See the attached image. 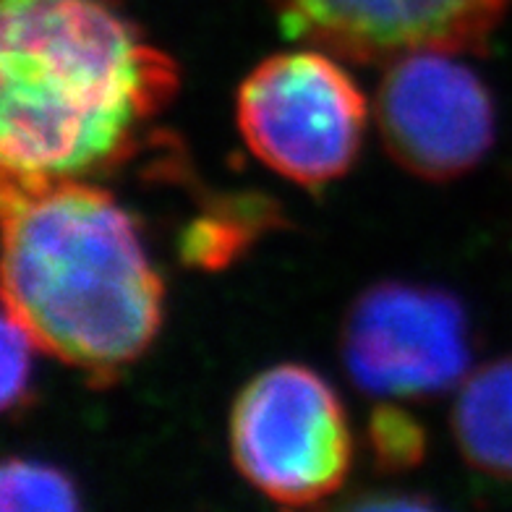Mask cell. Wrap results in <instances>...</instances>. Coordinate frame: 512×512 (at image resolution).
Listing matches in <instances>:
<instances>
[{
    "instance_id": "obj_2",
    "label": "cell",
    "mask_w": 512,
    "mask_h": 512,
    "mask_svg": "<svg viewBox=\"0 0 512 512\" xmlns=\"http://www.w3.org/2000/svg\"><path fill=\"white\" fill-rule=\"evenodd\" d=\"M3 301L37 348L110 382L160 332L165 290L113 194L3 178Z\"/></svg>"
},
{
    "instance_id": "obj_8",
    "label": "cell",
    "mask_w": 512,
    "mask_h": 512,
    "mask_svg": "<svg viewBox=\"0 0 512 512\" xmlns=\"http://www.w3.org/2000/svg\"><path fill=\"white\" fill-rule=\"evenodd\" d=\"M463 458L499 479H512V358L481 366L465 379L452 411Z\"/></svg>"
},
{
    "instance_id": "obj_4",
    "label": "cell",
    "mask_w": 512,
    "mask_h": 512,
    "mask_svg": "<svg viewBox=\"0 0 512 512\" xmlns=\"http://www.w3.org/2000/svg\"><path fill=\"white\" fill-rule=\"evenodd\" d=\"M230 455L243 479L277 505H317L351 471V424L317 371L272 366L238 392L230 411Z\"/></svg>"
},
{
    "instance_id": "obj_11",
    "label": "cell",
    "mask_w": 512,
    "mask_h": 512,
    "mask_svg": "<svg viewBox=\"0 0 512 512\" xmlns=\"http://www.w3.org/2000/svg\"><path fill=\"white\" fill-rule=\"evenodd\" d=\"M369 447L382 471H411L424 460L426 434L413 413L384 403L369 416Z\"/></svg>"
},
{
    "instance_id": "obj_9",
    "label": "cell",
    "mask_w": 512,
    "mask_h": 512,
    "mask_svg": "<svg viewBox=\"0 0 512 512\" xmlns=\"http://www.w3.org/2000/svg\"><path fill=\"white\" fill-rule=\"evenodd\" d=\"M270 217L272 207L259 199H246V202L236 199L223 207L209 209L202 217H196L183 233V262L204 270L225 267L249 246L256 230L267 225Z\"/></svg>"
},
{
    "instance_id": "obj_7",
    "label": "cell",
    "mask_w": 512,
    "mask_h": 512,
    "mask_svg": "<svg viewBox=\"0 0 512 512\" xmlns=\"http://www.w3.org/2000/svg\"><path fill=\"white\" fill-rule=\"evenodd\" d=\"M293 40L356 63L481 50L512 0H270Z\"/></svg>"
},
{
    "instance_id": "obj_6",
    "label": "cell",
    "mask_w": 512,
    "mask_h": 512,
    "mask_svg": "<svg viewBox=\"0 0 512 512\" xmlns=\"http://www.w3.org/2000/svg\"><path fill=\"white\" fill-rule=\"evenodd\" d=\"M377 123L395 162L426 181L463 176L494 142L489 89L455 53L392 61L379 84Z\"/></svg>"
},
{
    "instance_id": "obj_5",
    "label": "cell",
    "mask_w": 512,
    "mask_h": 512,
    "mask_svg": "<svg viewBox=\"0 0 512 512\" xmlns=\"http://www.w3.org/2000/svg\"><path fill=\"white\" fill-rule=\"evenodd\" d=\"M343 358L353 382L369 395H437L465 377L468 319L445 290L374 285L345 319Z\"/></svg>"
},
{
    "instance_id": "obj_3",
    "label": "cell",
    "mask_w": 512,
    "mask_h": 512,
    "mask_svg": "<svg viewBox=\"0 0 512 512\" xmlns=\"http://www.w3.org/2000/svg\"><path fill=\"white\" fill-rule=\"evenodd\" d=\"M369 105L335 55H270L243 79L236 121L243 142L272 173L306 189L345 176L364 142Z\"/></svg>"
},
{
    "instance_id": "obj_10",
    "label": "cell",
    "mask_w": 512,
    "mask_h": 512,
    "mask_svg": "<svg viewBox=\"0 0 512 512\" xmlns=\"http://www.w3.org/2000/svg\"><path fill=\"white\" fill-rule=\"evenodd\" d=\"M0 505L6 512H68L79 507V494L74 481L53 465L14 458L0 468Z\"/></svg>"
},
{
    "instance_id": "obj_12",
    "label": "cell",
    "mask_w": 512,
    "mask_h": 512,
    "mask_svg": "<svg viewBox=\"0 0 512 512\" xmlns=\"http://www.w3.org/2000/svg\"><path fill=\"white\" fill-rule=\"evenodd\" d=\"M32 340L24 324L6 311L3 317V411L11 413L27 403L32 379Z\"/></svg>"
},
{
    "instance_id": "obj_1",
    "label": "cell",
    "mask_w": 512,
    "mask_h": 512,
    "mask_svg": "<svg viewBox=\"0 0 512 512\" xmlns=\"http://www.w3.org/2000/svg\"><path fill=\"white\" fill-rule=\"evenodd\" d=\"M176 92L170 55L105 0H0L3 178L110 170Z\"/></svg>"
}]
</instances>
